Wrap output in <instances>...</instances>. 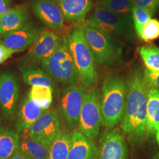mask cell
Here are the masks:
<instances>
[{"label": "cell", "instance_id": "6da1fadb", "mask_svg": "<svg viewBox=\"0 0 159 159\" xmlns=\"http://www.w3.org/2000/svg\"><path fill=\"white\" fill-rule=\"evenodd\" d=\"M102 95L104 123L107 128L113 129L122 121L125 116L127 81L119 75H109L103 83Z\"/></svg>", "mask_w": 159, "mask_h": 159}, {"label": "cell", "instance_id": "7a4b0ae2", "mask_svg": "<svg viewBox=\"0 0 159 159\" xmlns=\"http://www.w3.org/2000/svg\"><path fill=\"white\" fill-rule=\"evenodd\" d=\"M66 37L81 84L86 89L94 87L97 80L96 61L85 39L83 27L74 26Z\"/></svg>", "mask_w": 159, "mask_h": 159}, {"label": "cell", "instance_id": "3957f363", "mask_svg": "<svg viewBox=\"0 0 159 159\" xmlns=\"http://www.w3.org/2000/svg\"><path fill=\"white\" fill-rule=\"evenodd\" d=\"M150 87L146 81L144 73L136 69L130 74L127 81V97L125 116L121 128L131 136L133 133L138 112L143 104L148 102Z\"/></svg>", "mask_w": 159, "mask_h": 159}, {"label": "cell", "instance_id": "277c9868", "mask_svg": "<svg viewBox=\"0 0 159 159\" xmlns=\"http://www.w3.org/2000/svg\"><path fill=\"white\" fill-rule=\"evenodd\" d=\"M41 64L43 69L57 83L70 85L80 81L66 36L60 39L56 50Z\"/></svg>", "mask_w": 159, "mask_h": 159}, {"label": "cell", "instance_id": "5b68a950", "mask_svg": "<svg viewBox=\"0 0 159 159\" xmlns=\"http://www.w3.org/2000/svg\"><path fill=\"white\" fill-rule=\"evenodd\" d=\"M85 26L98 29L111 37L133 39L134 24L131 15L118 14L97 6Z\"/></svg>", "mask_w": 159, "mask_h": 159}, {"label": "cell", "instance_id": "8992f818", "mask_svg": "<svg viewBox=\"0 0 159 159\" xmlns=\"http://www.w3.org/2000/svg\"><path fill=\"white\" fill-rule=\"evenodd\" d=\"M104 123L102 97L94 87L86 90L80 115L79 130L92 140L96 139Z\"/></svg>", "mask_w": 159, "mask_h": 159}, {"label": "cell", "instance_id": "52a82bcc", "mask_svg": "<svg viewBox=\"0 0 159 159\" xmlns=\"http://www.w3.org/2000/svg\"><path fill=\"white\" fill-rule=\"evenodd\" d=\"M85 39L98 65L113 62L116 56V47L113 38L98 29L83 27Z\"/></svg>", "mask_w": 159, "mask_h": 159}, {"label": "cell", "instance_id": "ba28073f", "mask_svg": "<svg viewBox=\"0 0 159 159\" xmlns=\"http://www.w3.org/2000/svg\"><path fill=\"white\" fill-rule=\"evenodd\" d=\"M60 39L50 31H44L19 61L20 68L37 66L46 60L57 48Z\"/></svg>", "mask_w": 159, "mask_h": 159}, {"label": "cell", "instance_id": "9c48e42d", "mask_svg": "<svg viewBox=\"0 0 159 159\" xmlns=\"http://www.w3.org/2000/svg\"><path fill=\"white\" fill-rule=\"evenodd\" d=\"M20 96L17 77L10 72L0 73V105L3 118L12 121L16 118Z\"/></svg>", "mask_w": 159, "mask_h": 159}, {"label": "cell", "instance_id": "30bf717a", "mask_svg": "<svg viewBox=\"0 0 159 159\" xmlns=\"http://www.w3.org/2000/svg\"><path fill=\"white\" fill-rule=\"evenodd\" d=\"M60 123L56 109L47 110L28 131L31 139L49 148L52 142L61 131Z\"/></svg>", "mask_w": 159, "mask_h": 159}, {"label": "cell", "instance_id": "8fae6325", "mask_svg": "<svg viewBox=\"0 0 159 159\" xmlns=\"http://www.w3.org/2000/svg\"><path fill=\"white\" fill-rule=\"evenodd\" d=\"M85 91L86 89L82 84H76L68 85L62 93L61 110L64 119L71 128L79 125Z\"/></svg>", "mask_w": 159, "mask_h": 159}, {"label": "cell", "instance_id": "7c38bea8", "mask_svg": "<svg viewBox=\"0 0 159 159\" xmlns=\"http://www.w3.org/2000/svg\"><path fill=\"white\" fill-rule=\"evenodd\" d=\"M44 31L39 25L30 21L16 31L2 35L1 43L16 52L24 51L31 47Z\"/></svg>", "mask_w": 159, "mask_h": 159}, {"label": "cell", "instance_id": "4fadbf2b", "mask_svg": "<svg viewBox=\"0 0 159 159\" xmlns=\"http://www.w3.org/2000/svg\"><path fill=\"white\" fill-rule=\"evenodd\" d=\"M98 159H127L128 150L125 137L118 129L105 134L98 147Z\"/></svg>", "mask_w": 159, "mask_h": 159}, {"label": "cell", "instance_id": "5bb4252c", "mask_svg": "<svg viewBox=\"0 0 159 159\" xmlns=\"http://www.w3.org/2000/svg\"><path fill=\"white\" fill-rule=\"evenodd\" d=\"M32 8L37 18L50 29L64 27V20L56 0H34Z\"/></svg>", "mask_w": 159, "mask_h": 159}, {"label": "cell", "instance_id": "9a60e30c", "mask_svg": "<svg viewBox=\"0 0 159 159\" xmlns=\"http://www.w3.org/2000/svg\"><path fill=\"white\" fill-rule=\"evenodd\" d=\"M33 102L28 94L24 98L19 106L15 124L18 134L29 131L34 123L47 111Z\"/></svg>", "mask_w": 159, "mask_h": 159}, {"label": "cell", "instance_id": "2e32d148", "mask_svg": "<svg viewBox=\"0 0 159 159\" xmlns=\"http://www.w3.org/2000/svg\"><path fill=\"white\" fill-rule=\"evenodd\" d=\"M67 159H98V148L79 130H74Z\"/></svg>", "mask_w": 159, "mask_h": 159}, {"label": "cell", "instance_id": "e0dca14e", "mask_svg": "<svg viewBox=\"0 0 159 159\" xmlns=\"http://www.w3.org/2000/svg\"><path fill=\"white\" fill-rule=\"evenodd\" d=\"M64 21H82L93 6V0H56Z\"/></svg>", "mask_w": 159, "mask_h": 159}, {"label": "cell", "instance_id": "ac0fdd59", "mask_svg": "<svg viewBox=\"0 0 159 159\" xmlns=\"http://www.w3.org/2000/svg\"><path fill=\"white\" fill-rule=\"evenodd\" d=\"M30 22V14L27 7L19 5L12 8L2 17L0 21V34L4 35L15 31Z\"/></svg>", "mask_w": 159, "mask_h": 159}, {"label": "cell", "instance_id": "d6986e66", "mask_svg": "<svg viewBox=\"0 0 159 159\" xmlns=\"http://www.w3.org/2000/svg\"><path fill=\"white\" fill-rule=\"evenodd\" d=\"M159 127V89L151 88L147 104L146 134L153 135Z\"/></svg>", "mask_w": 159, "mask_h": 159}, {"label": "cell", "instance_id": "ffe728a7", "mask_svg": "<svg viewBox=\"0 0 159 159\" xmlns=\"http://www.w3.org/2000/svg\"><path fill=\"white\" fill-rule=\"evenodd\" d=\"M20 142L16 131L0 127V159L10 158L20 148Z\"/></svg>", "mask_w": 159, "mask_h": 159}, {"label": "cell", "instance_id": "44dd1931", "mask_svg": "<svg viewBox=\"0 0 159 159\" xmlns=\"http://www.w3.org/2000/svg\"><path fill=\"white\" fill-rule=\"evenodd\" d=\"M72 133L61 131L48 148L47 159H67Z\"/></svg>", "mask_w": 159, "mask_h": 159}, {"label": "cell", "instance_id": "7402d4cb", "mask_svg": "<svg viewBox=\"0 0 159 159\" xmlns=\"http://www.w3.org/2000/svg\"><path fill=\"white\" fill-rule=\"evenodd\" d=\"M23 81L32 85H42L52 87L53 81L51 77L43 68L37 66H29L20 68Z\"/></svg>", "mask_w": 159, "mask_h": 159}, {"label": "cell", "instance_id": "603a6c76", "mask_svg": "<svg viewBox=\"0 0 159 159\" xmlns=\"http://www.w3.org/2000/svg\"><path fill=\"white\" fill-rule=\"evenodd\" d=\"M18 149L32 159H48V148L29 136L20 142Z\"/></svg>", "mask_w": 159, "mask_h": 159}, {"label": "cell", "instance_id": "cb8c5ba5", "mask_svg": "<svg viewBox=\"0 0 159 159\" xmlns=\"http://www.w3.org/2000/svg\"><path fill=\"white\" fill-rule=\"evenodd\" d=\"M30 98L44 110H47L52 102V89L50 87L34 85L29 93Z\"/></svg>", "mask_w": 159, "mask_h": 159}, {"label": "cell", "instance_id": "d4e9b609", "mask_svg": "<svg viewBox=\"0 0 159 159\" xmlns=\"http://www.w3.org/2000/svg\"><path fill=\"white\" fill-rule=\"evenodd\" d=\"M139 52L148 70L159 73V48L146 46L139 48Z\"/></svg>", "mask_w": 159, "mask_h": 159}, {"label": "cell", "instance_id": "484cf974", "mask_svg": "<svg viewBox=\"0 0 159 159\" xmlns=\"http://www.w3.org/2000/svg\"><path fill=\"white\" fill-rule=\"evenodd\" d=\"M97 6L118 14L131 15L130 0H97Z\"/></svg>", "mask_w": 159, "mask_h": 159}, {"label": "cell", "instance_id": "4316f807", "mask_svg": "<svg viewBox=\"0 0 159 159\" xmlns=\"http://www.w3.org/2000/svg\"><path fill=\"white\" fill-rule=\"evenodd\" d=\"M131 16L134 27L139 36L143 26L152 19V16L148 11L134 6H133L131 8Z\"/></svg>", "mask_w": 159, "mask_h": 159}, {"label": "cell", "instance_id": "83f0119b", "mask_svg": "<svg viewBox=\"0 0 159 159\" xmlns=\"http://www.w3.org/2000/svg\"><path fill=\"white\" fill-rule=\"evenodd\" d=\"M142 40L148 42L159 37V21L156 19H151L143 27L139 36Z\"/></svg>", "mask_w": 159, "mask_h": 159}, {"label": "cell", "instance_id": "f1b7e54d", "mask_svg": "<svg viewBox=\"0 0 159 159\" xmlns=\"http://www.w3.org/2000/svg\"><path fill=\"white\" fill-rule=\"evenodd\" d=\"M130 1L132 6L148 11L152 16L156 12L159 7V0H130Z\"/></svg>", "mask_w": 159, "mask_h": 159}, {"label": "cell", "instance_id": "f546056e", "mask_svg": "<svg viewBox=\"0 0 159 159\" xmlns=\"http://www.w3.org/2000/svg\"><path fill=\"white\" fill-rule=\"evenodd\" d=\"M144 76L150 88L159 89V73L153 72L146 68L144 71Z\"/></svg>", "mask_w": 159, "mask_h": 159}, {"label": "cell", "instance_id": "4dcf8cb0", "mask_svg": "<svg viewBox=\"0 0 159 159\" xmlns=\"http://www.w3.org/2000/svg\"><path fill=\"white\" fill-rule=\"evenodd\" d=\"M15 52H16L7 47L2 43H0V64L5 62Z\"/></svg>", "mask_w": 159, "mask_h": 159}, {"label": "cell", "instance_id": "1f68e13d", "mask_svg": "<svg viewBox=\"0 0 159 159\" xmlns=\"http://www.w3.org/2000/svg\"><path fill=\"white\" fill-rule=\"evenodd\" d=\"M11 0H0V15L4 16L11 9Z\"/></svg>", "mask_w": 159, "mask_h": 159}, {"label": "cell", "instance_id": "d6a6232c", "mask_svg": "<svg viewBox=\"0 0 159 159\" xmlns=\"http://www.w3.org/2000/svg\"><path fill=\"white\" fill-rule=\"evenodd\" d=\"M8 159H32L28 156L23 153V152L18 149L17 151Z\"/></svg>", "mask_w": 159, "mask_h": 159}, {"label": "cell", "instance_id": "836d02e7", "mask_svg": "<svg viewBox=\"0 0 159 159\" xmlns=\"http://www.w3.org/2000/svg\"><path fill=\"white\" fill-rule=\"evenodd\" d=\"M156 139H157V143H158L159 147V127L156 132Z\"/></svg>", "mask_w": 159, "mask_h": 159}, {"label": "cell", "instance_id": "e575fe53", "mask_svg": "<svg viewBox=\"0 0 159 159\" xmlns=\"http://www.w3.org/2000/svg\"><path fill=\"white\" fill-rule=\"evenodd\" d=\"M3 117L2 116V110H1V105H0V122H1V119Z\"/></svg>", "mask_w": 159, "mask_h": 159}, {"label": "cell", "instance_id": "d590c367", "mask_svg": "<svg viewBox=\"0 0 159 159\" xmlns=\"http://www.w3.org/2000/svg\"><path fill=\"white\" fill-rule=\"evenodd\" d=\"M153 159H159V152L155 156V157H154Z\"/></svg>", "mask_w": 159, "mask_h": 159}, {"label": "cell", "instance_id": "8d00e7d4", "mask_svg": "<svg viewBox=\"0 0 159 159\" xmlns=\"http://www.w3.org/2000/svg\"><path fill=\"white\" fill-rule=\"evenodd\" d=\"M1 37H2V35L0 34V43H1Z\"/></svg>", "mask_w": 159, "mask_h": 159}, {"label": "cell", "instance_id": "74e56055", "mask_svg": "<svg viewBox=\"0 0 159 159\" xmlns=\"http://www.w3.org/2000/svg\"><path fill=\"white\" fill-rule=\"evenodd\" d=\"M2 16H1V15H0V21H1V19H2Z\"/></svg>", "mask_w": 159, "mask_h": 159}]
</instances>
